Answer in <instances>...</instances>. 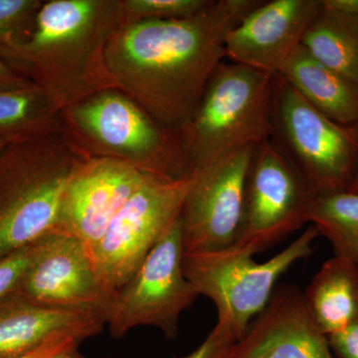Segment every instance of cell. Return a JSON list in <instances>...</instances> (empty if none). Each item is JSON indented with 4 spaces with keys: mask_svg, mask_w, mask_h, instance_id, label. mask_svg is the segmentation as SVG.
<instances>
[{
    "mask_svg": "<svg viewBox=\"0 0 358 358\" xmlns=\"http://www.w3.org/2000/svg\"><path fill=\"white\" fill-rule=\"evenodd\" d=\"M260 2L211 0L189 17L124 23L106 49L115 88L164 128L179 133L225 61L226 35Z\"/></svg>",
    "mask_w": 358,
    "mask_h": 358,
    "instance_id": "6da1fadb",
    "label": "cell"
},
{
    "mask_svg": "<svg viewBox=\"0 0 358 358\" xmlns=\"http://www.w3.org/2000/svg\"><path fill=\"white\" fill-rule=\"evenodd\" d=\"M126 22L122 0H47L23 36L0 45V58L63 110L115 88L106 49Z\"/></svg>",
    "mask_w": 358,
    "mask_h": 358,
    "instance_id": "7a4b0ae2",
    "label": "cell"
},
{
    "mask_svg": "<svg viewBox=\"0 0 358 358\" xmlns=\"http://www.w3.org/2000/svg\"><path fill=\"white\" fill-rule=\"evenodd\" d=\"M88 159L61 129L0 150V259L57 227L68 181Z\"/></svg>",
    "mask_w": 358,
    "mask_h": 358,
    "instance_id": "3957f363",
    "label": "cell"
},
{
    "mask_svg": "<svg viewBox=\"0 0 358 358\" xmlns=\"http://www.w3.org/2000/svg\"><path fill=\"white\" fill-rule=\"evenodd\" d=\"M61 131L87 157L124 162L167 180L192 178L180 138L119 89L103 90L66 107Z\"/></svg>",
    "mask_w": 358,
    "mask_h": 358,
    "instance_id": "277c9868",
    "label": "cell"
},
{
    "mask_svg": "<svg viewBox=\"0 0 358 358\" xmlns=\"http://www.w3.org/2000/svg\"><path fill=\"white\" fill-rule=\"evenodd\" d=\"M275 77L225 61L218 66L196 112L178 133L192 174L272 138Z\"/></svg>",
    "mask_w": 358,
    "mask_h": 358,
    "instance_id": "5b68a950",
    "label": "cell"
},
{
    "mask_svg": "<svg viewBox=\"0 0 358 358\" xmlns=\"http://www.w3.org/2000/svg\"><path fill=\"white\" fill-rule=\"evenodd\" d=\"M319 236L310 225L288 247L263 263L232 247L185 254L183 271L195 293L215 305L217 322L225 324L238 341L268 305L280 277L294 263L312 255L313 242Z\"/></svg>",
    "mask_w": 358,
    "mask_h": 358,
    "instance_id": "8992f818",
    "label": "cell"
},
{
    "mask_svg": "<svg viewBox=\"0 0 358 358\" xmlns=\"http://www.w3.org/2000/svg\"><path fill=\"white\" fill-rule=\"evenodd\" d=\"M272 141L317 194L348 190L358 167V128L322 114L275 77Z\"/></svg>",
    "mask_w": 358,
    "mask_h": 358,
    "instance_id": "52a82bcc",
    "label": "cell"
},
{
    "mask_svg": "<svg viewBox=\"0 0 358 358\" xmlns=\"http://www.w3.org/2000/svg\"><path fill=\"white\" fill-rule=\"evenodd\" d=\"M315 195L272 138L258 145L247 178L241 227L232 248L255 256L275 246L308 223Z\"/></svg>",
    "mask_w": 358,
    "mask_h": 358,
    "instance_id": "ba28073f",
    "label": "cell"
},
{
    "mask_svg": "<svg viewBox=\"0 0 358 358\" xmlns=\"http://www.w3.org/2000/svg\"><path fill=\"white\" fill-rule=\"evenodd\" d=\"M192 178L148 176L91 250L96 271L112 293L133 277L155 245L180 216Z\"/></svg>",
    "mask_w": 358,
    "mask_h": 358,
    "instance_id": "9c48e42d",
    "label": "cell"
},
{
    "mask_svg": "<svg viewBox=\"0 0 358 358\" xmlns=\"http://www.w3.org/2000/svg\"><path fill=\"white\" fill-rule=\"evenodd\" d=\"M180 219L167 230L133 277L115 293L107 315L113 338L133 329L152 327L169 339L176 338L181 313L199 294L183 271Z\"/></svg>",
    "mask_w": 358,
    "mask_h": 358,
    "instance_id": "30bf717a",
    "label": "cell"
},
{
    "mask_svg": "<svg viewBox=\"0 0 358 358\" xmlns=\"http://www.w3.org/2000/svg\"><path fill=\"white\" fill-rule=\"evenodd\" d=\"M255 150H238L192 174L179 216L185 254L220 251L235 244Z\"/></svg>",
    "mask_w": 358,
    "mask_h": 358,
    "instance_id": "8fae6325",
    "label": "cell"
},
{
    "mask_svg": "<svg viewBox=\"0 0 358 358\" xmlns=\"http://www.w3.org/2000/svg\"><path fill=\"white\" fill-rule=\"evenodd\" d=\"M14 294L49 307L108 313L115 294L103 284L91 250L54 228L35 242V254Z\"/></svg>",
    "mask_w": 358,
    "mask_h": 358,
    "instance_id": "7c38bea8",
    "label": "cell"
},
{
    "mask_svg": "<svg viewBox=\"0 0 358 358\" xmlns=\"http://www.w3.org/2000/svg\"><path fill=\"white\" fill-rule=\"evenodd\" d=\"M148 176L119 160L90 157L68 181L56 228L93 249Z\"/></svg>",
    "mask_w": 358,
    "mask_h": 358,
    "instance_id": "4fadbf2b",
    "label": "cell"
},
{
    "mask_svg": "<svg viewBox=\"0 0 358 358\" xmlns=\"http://www.w3.org/2000/svg\"><path fill=\"white\" fill-rule=\"evenodd\" d=\"M322 8V0L261 1L226 35V59L278 76Z\"/></svg>",
    "mask_w": 358,
    "mask_h": 358,
    "instance_id": "5bb4252c",
    "label": "cell"
},
{
    "mask_svg": "<svg viewBox=\"0 0 358 358\" xmlns=\"http://www.w3.org/2000/svg\"><path fill=\"white\" fill-rule=\"evenodd\" d=\"M229 358H334L296 285L275 287L268 305L235 343Z\"/></svg>",
    "mask_w": 358,
    "mask_h": 358,
    "instance_id": "9a60e30c",
    "label": "cell"
},
{
    "mask_svg": "<svg viewBox=\"0 0 358 358\" xmlns=\"http://www.w3.org/2000/svg\"><path fill=\"white\" fill-rule=\"evenodd\" d=\"M103 313L39 305L11 293L0 298V358L17 357L68 334L82 341L103 331Z\"/></svg>",
    "mask_w": 358,
    "mask_h": 358,
    "instance_id": "2e32d148",
    "label": "cell"
},
{
    "mask_svg": "<svg viewBox=\"0 0 358 358\" xmlns=\"http://www.w3.org/2000/svg\"><path fill=\"white\" fill-rule=\"evenodd\" d=\"M278 76L322 114L358 128V85L315 60L301 45Z\"/></svg>",
    "mask_w": 358,
    "mask_h": 358,
    "instance_id": "e0dca14e",
    "label": "cell"
},
{
    "mask_svg": "<svg viewBox=\"0 0 358 358\" xmlns=\"http://www.w3.org/2000/svg\"><path fill=\"white\" fill-rule=\"evenodd\" d=\"M315 324L327 336L358 322V262L329 259L303 292Z\"/></svg>",
    "mask_w": 358,
    "mask_h": 358,
    "instance_id": "ac0fdd59",
    "label": "cell"
},
{
    "mask_svg": "<svg viewBox=\"0 0 358 358\" xmlns=\"http://www.w3.org/2000/svg\"><path fill=\"white\" fill-rule=\"evenodd\" d=\"M301 46L322 65L358 85V18L322 6Z\"/></svg>",
    "mask_w": 358,
    "mask_h": 358,
    "instance_id": "d6986e66",
    "label": "cell"
},
{
    "mask_svg": "<svg viewBox=\"0 0 358 358\" xmlns=\"http://www.w3.org/2000/svg\"><path fill=\"white\" fill-rule=\"evenodd\" d=\"M60 106L38 86L0 92V138H29L59 131Z\"/></svg>",
    "mask_w": 358,
    "mask_h": 358,
    "instance_id": "ffe728a7",
    "label": "cell"
},
{
    "mask_svg": "<svg viewBox=\"0 0 358 358\" xmlns=\"http://www.w3.org/2000/svg\"><path fill=\"white\" fill-rule=\"evenodd\" d=\"M308 223L329 240L334 255L358 262V193L343 190L315 195Z\"/></svg>",
    "mask_w": 358,
    "mask_h": 358,
    "instance_id": "44dd1931",
    "label": "cell"
},
{
    "mask_svg": "<svg viewBox=\"0 0 358 358\" xmlns=\"http://www.w3.org/2000/svg\"><path fill=\"white\" fill-rule=\"evenodd\" d=\"M211 0H122L127 22L189 17L203 10Z\"/></svg>",
    "mask_w": 358,
    "mask_h": 358,
    "instance_id": "7402d4cb",
    "label": "cell"
},
{
    "mask_svg": "<svg viewBox=\"0 0 358 358\" xmlns=\"http://www.w3.org/2000/svg\"><path fill=\"white\" fill-rule=\"evenodd\" d=\"M42 0H0V45L20 38L31 27Z\"/></svg>",
    "mask_w": 358,
    "mask_h": 358,
    "instance_id": "603a6c76",
    "label": "cell"
},
{
    "mask_svg": "<svg viewBox=\"0 0 358 358\" xmlns=\"http://www.w3.org/2000/svg\"><path fill=\"white\" fill-rule=\"evenodd\" d=\"M35 254V242L0 259V298L15 292Z\"/></svg>",
    "mask_w": 358,
    "mask_h": 358,
    "instance_id": "cb8c5ba5",
    "label": "cell"
},
{
    "mask_svg": "<svg viewBox=\"0 0 358 358\" xmlns=\"http://www.w3.org/2000/svg\"><path fill=\"white\" fill-rule=\"evenodd\" d=\"M237 338L225 324L217 322L192 352L179 358H229Z\"/></svg>",
    "mask_w": 358,
    "mask_h": 358,
    "instance_id": "d4e9b609",
    "label": "cell"
},
{
    "mask_svg": "<svg viewBox=\"0 0 358 358\" xmlns=\"http://www.w3.org/2000/svg\"><path fill=\"white\" fill-rule=\"evenodd\" d=\"M82 339L73 334H62L47 341L43 345L38 346L35 350L17 355V357L9 358H55L60 353L71 350V348H79Z\"/></svg>",
    "mask_w": 358,
    "mask_h": 358,
    "instance_id": "484cf974",
    "label": "cell"
},
{
    "mask_svg": "<svg viewBox=\"0 0 358 358\" xmlns=\"http://www.w3.org/2000/svg\"><path fill=\"white\" fill-rule=\"evenodd\" d=\"M334 355L338 358H358V322L327 336Z\"/></svg>",
    "mask_w": 358,
    "mask_h": 358,
    "instance_id": "4316f807",
    "label": "cell"
},
{
    "mask_svg": "<svg viewBox=\"0 0 358 358\" xmlns=\"http://www.w3.org/2000/svg\"><path fill=\"white\" fill-rule=\"evenodd\" d=\"M34 86L31 82L20 76L0 58V92ZM36 86V85H35Z\"/></svg>",
    "mask_w": 358,
    "mask_h": 358,
    "instance_id": "83f0119b",
    "label": "cell"
},
{
    "mask_svg": "<svg viewBox=\"0 0 358 358\" xmlns=\"http://www.w3.org/2000/svg\"><path fill=\"white\" fill-rule=\"evenodd\" d=\"M322 6L358 18V0H322Z\"/></svg>",
    "mask_w": 358,
    "mask_h": 358,
    "instance_id": "f1b7e54d",
    "label": "cell"
},
{
    "mask_svg": "<svg viewBox=\"0 0 358 358\" xmlns=\"http://www.w3.org/2000/svg\"><path fill=\"white\" fill-rule=\"evenodd\" d=\"M55 358H87L84 357L82 353L79 352L78 348H71V350H66V352L60 353Z\"/></svg>",
    "mask_w": 358,
    "mask_h": 358,
    "instance_id": "f546056e",
    "label": "cell"
},
{
    "mask_svg": "<svg viewBox=\"0 0 358 358\" xmlns=\"http://www.w3.org/2000/svg\"><path fill=\"white\" fill-rule=\"evenodd\" d=\"M348 192L353 193H358V167L357 173H355V178H353L352 185H350V188H348Z\"/></svg>",
    "mask_w": 358,
    "mask_h": 358,
    "instance_id": "4dcf8cb0",
    "label": "cell"
},
{
    "mask_svg": "<svg viewBox=\"0 0 358 358\" xmlns=\"http://www.w3.org/2000/svg\"><path fill=\"white\" fill-rule=\"evenodd\" d=\"M15 140H13V138H0V150H2L4 147H6L9 143Z\"/></svg>",
    "mask_w": 358,
    "mask_h": 358,
    "instance_id": "1f68e13d",
    "label": "cell"
}]
</instances>
